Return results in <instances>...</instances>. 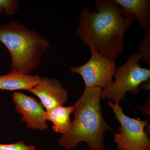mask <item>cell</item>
Masks as SVG:
<instances>
[{"label":"cell","mask_w":150,"mask_h":150,"mask_svg":"<svg viewBox=\"0 0 150 150\" xmlns=\"http://www.w3.org/2000/svg\"><path fill=\"white\" fill-rule=\"evenodd\" d=\"M94 6L96 11L83 8L76 35L91 54L115 60L124 51L125 33L136 18L124 15L114 0H97Z\"/></svg>","instance_id":"6da1fadb"},{"label":"cell","mask_w":150,"mask_h":150,"mask_svg":"<svg viewBox=\"0 0 150 150\" xmlns=\"http://www.w3.org/2000/svg\"><path fill=\"white\" fill-rule=\"evenodd\" d=\"M101 91L98 87L85 88L73 105L74 116L71 128L59 139L61 147L73 149L81 142H85L90 150H105V133L114 130L103 118L100 103Z\"/></svg>","instance_id":"7a4b0ae2"},{"label":"cell","mask_w":150,"mask_h":150,"mask_svg":"<svg viewBox=\"0 0 150 150\" xmlns=\"http://www.w3.org/2000/svg\"><path fill=\"white\" fill-rule=\"evenodd\" d=\"M0 42L10 54L11 71L26 75L40 65L50 45L43 36L16 21L0 27Z\"/></svg>","instance_id":"3957f363"},{"label":"cell","mask_w":150,"mask_h":150,"mask_svg":"<svg viewBox=\"0 0 150 150\" xmlns=\"http://www.w3.org/2000/svg\"><path fill=\"white\" fill-rule=\"evenodd\" d=\"M140 54L135 52L130 55L126 62L117 68L113 81L110 86L102 89L100 99L110 100L114 103H120L126 99L127 92L133 94L139 93L140 86L142 83L150 80V69L142 68L140 61Z\"/></svg>","instance_id":"277c9868"},{"label":"cell","mask_w":150,"mask_h":150,"mask_svg":"<svg viewBox=\"0 0 150 150\" xmlns=\"http://www.w3.org/2000/svg\"><path fill=\"white\" fill-rule=\"evenodd\" d=\"M107 103L121 124L118 133L114 134L117 149L150 150V139L146 129L150 126L148 121L127 116L118 102L113 103L109 100Z\"/></svg>","instance_id":"5b68a950"},{"label":"cell","mask_w":150,"mask_h":150,"mask_svg":"<svg viewBox=\"0 0 150 150\" xmlns=\"http://www.w3.org/2000/svg\"><path fill=\"white\" fill-rule=\"evenodd\" d=\"M116 69L115 60L108 59L99 53L92 54L84 64L70 68L72 72L79 74L82 77L85 88L98 87L102 89L113 82Z\"/></svg>","instance_id":"8992f818"},{"label":"cell","mask_w":150,"mask_h":150,"mask_svg":"<svg viewBox=\"0 0 150 150\" xmlns=\"http://www.w3.org/2000/svg\"><path fill=\"white\" fill-rule=\"evenodd\" d=\"M12 100L17 112L22 116V121L26 123L28 128L41 131L48 129L46 111L35 98L16 92L13 95Z\"/></svg>","instance_id":"52a82bcc"},{"label":"cell","mask_w":150,"mask_h":150,"mask_svg":"<svg viewBox=\"0 0 150 150\" xmlns=\"http://www.w3.org/2000/svg\"><path fill=\"white\" fill-rule=\"evenodd\" d=\"M28 91L39 98L46 110L63 106L67 102L69 96L68 92L58 80L48 77L42 78L39 83Z\"/></svg>","instance_id":"ba28073f"},{"label":"cell","mask_w":150,"mask_h":150,"mask_svg":"<svg viewBox=\"0 0 150 150\" xmlns=\"http://www.w3.org/2000/svg\"><path fill=\"white\" fill-rule=\"evenodd\" d=\"M125 16L133 15L144 30L150 28L149 0H114Z\"/></svg>","instance_id":"9c48e42d"},{"label":"cell","mask_w":150,"mask_h":150,"mask_svg":"<svg viewBox=\"0 0 150 150\" xmlns=\"http://www.w3.org/2000/svg\"><path fill=\"white\" fill-rule=\"evenodd\" d=\"M42 78L38 75H26L11 71L7 74L0 76V90L28 91L40 82Z\"/></svg>","instance_id":"30bf717a"},{"label":"cell","mask_w":150,"mask_h":150,"mask_svg":"<svg viewBox=\"0 0 150 150\" xmlns=\"http://www.w3.org/2000/svg\"><path fill=\"white\" fill-rule=\"evenodd\" d=\"M74 106H59L46 110L47 121L53 123L52 129L56 133L63 135L69 130L72 121L70 115L74 112Z\"/></svg>","instance_id":"8fae6325"},{"label":"cell","mask_w":150,"mask_h":150,"mask_svg":"<svg viewBox=\"0 0 150 150\" xmlns=\"http://www.w3.org/2000/svg\"><path fill=\"white\" fill-rule=\"evenodd\" d=\"M138 52L142 57L141 60L147 64H150V28L145 30L142 43L138 48Z\"/></svg>","instance_id":"7c38bea8"},{"label":"cell","mask_w":150,"mask_h":150,"mask_svg":"<svg viewBox=\"0 0 150 150\" xmlns=\"http://www.w3.org/2000/svg\"><path fill=\"white\" fill-rule=\"evenodd\" d=\"M19 8L18 2L16 0H0V14L4 12L6 14L13 16Z\"/></svg>","instance_id":"4fadbf2b"},{"label":"cell","mask_w":150,"mask_h":150,"mask_svg":"<svg viewBox=\"0 0 150 150\" xmlns=\"http://www.w3.org/2000/svg\"><path fill=\"white\" fill-rule=\"evenodd\" d=\"M33 145H27L24 141L11 144H0V150H35Z\"/></svg>","instance_id":"5bb4252c"},{"label":"cell","mask_w":150,"mask_h":150,"mask_svg":"<svg viewBox=\"0 0 150 150\" xmlns=\"http://www.w3.org/2000/svg\"><path fill=\"white\" fill-rule=\"evenodd\" d=\"M143 106H138V108H139V109L142 110V112L144 113L145 114H149H149L150 112H148L147 110L146 109V108H149V102H147Z\"/></svg>","instance_id":"9a60e30c"},{"label":"cell","mask_w":150,"mask_h":150,"mask_svg":"<svg viewBox=\"0 0 150 150\" xmlns=\"http://www.w3.org/2000/svg\"><path fill=\"white\" fill-rule=\"evenodd\" d=\"M140 89L146 90H150V80L142 83L140 86Z\"/></svg>","instance_id":"2e32d148"},{"label":"cell","mask_w":150,"mask_h":150,"mask_svg":"<svg viewBox=\"0 0 150 150\" xmlns=\"http://www.w3.org/2000/svg\"></svg>","instance_id":"e0dca14e"}]
</instances>
